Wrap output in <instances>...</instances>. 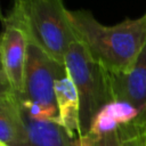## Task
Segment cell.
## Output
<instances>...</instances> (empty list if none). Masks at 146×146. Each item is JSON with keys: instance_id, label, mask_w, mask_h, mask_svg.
<instances>
[{"instance_id": "obj_1", "label": "cell", "mask_w": 146, "mask_h": 146, "mask_svg": "<svg viewBox=\"0 0 146 146\" xmlns=\"http://www.w3.org/2000/svg\"><path fill=\"white\" fill-rule=\"evenodd\" d=\"M78 39L108 72L129 71L146 44V14L104 25L88 10H68Z\"/></svg>"}, {"instance_id": "obj_2", "label": "cell", "mask_w": 146, "mask_h": 146, "mask_svg": "<svg viewBox=\"0 0 146 146\" xmlns=\"http://www.w3.org/2000/svg\"><path fill=\"white\" fill-rule=\"evenodd\" d=\"M11 9L19 16L29 39L64 65L76 34L63 0H14Z\"/></svg>"}, {"instance_id": "obj_3", "label": "cell", "mask_w": 146, "mask_h": 146, "mask_svg": "<svg viewBox=\"0 0 146 146\" xmlns=\"http://www.w3.org/2000/svg\"><path fill=\"white\" fill-rule=\"evenodd\" d=\"M64 66L79 94L80 135H84L88 133L96 113L113 100L110 72L90 55L78 36L66 52Z\"/></svg>"}, {"instance_id": "obj_4", "label": "cell", "mask_w": 146, "mask_h": 146, "mask_svg": "<svg viewBox=\"0 0 146 146\" xmlns=\"http://www.w3.org/2000/svg\"><path fill=\"white\" fill-rule=\"evenodd\" d=\"M0 35V58L9 86L18 102L24 92V76L27 58L29 35L15 10L5 17Z\"/></svg>"}, {"instance_id": "obj_5", "label": "cell", "mask_w": 146, "mask_h": 146, "mask_svg": "<svg viewBox=\"0 0 146 146\" xmlns=\"http://www.w3.org/2000/svg\"><path fill=\"white\" fill-rule=\"evenodd\" d=\"M66 74L65 66L52 59L42 48L29 41L22 100L56 105V80Z\"/></svg>"}, {"instance_id": "obj_6", "label": "cell", "mask_w": 146, "mask_h": 146, "mask_svg": "<svg viewBox=\"0 0 146 146\" xmlns=\"http://www.w3.org/2000/svg\"><path fill=\"white\" fill-rule=\"evenodd\" d=\"M110 86L113 100L128 102L137 108L138 117L132 124L146 132V44L129 71L110 72Z\"/></svg>"}, {"instance_id": "obj_7", "label": "cell", "mask_w": 146, "mask_h": 146, "mask_svg": "<svg viewBox=\"0 0 146 146\" xmlns=\"http://www.w3.org/2000/svg\"><path fill=\"white\" fill-rule=\"evenodd\" d=\"M55 99L58 110V124L74 139L80 135V98L67 72L56 80Z\"/></svg>"}, {"instance_id": "obj_8", "label": "cell", "mask_w": 146, "mask_h": 146, "mask_svg": "<svg viewBox=\"0 0 146 146\" xmlns=\"http://www.w3.org/2000/svg\"><path fill=\"white\" fill-rule=\"evenodd\" d=\"M137 117L138 111L130 103L123 100H111L96 113L88 133L95 138H99L135 123Z\"/></svg>"}, {"instance_id": "obj_9", "label": "cell", "mask_w": 146, "mask_h": 146, "mask_svg": "<svg viewBox=\"0 0 146 146\" xmlns=\"http://www.w3.org/2000/svg\"><path fill=\"white\" fill-rule=\"evenodd\" d=\"M22 115L25 132L21 143L16 146H72L73 139L57 122L34 121L23 112Z\"/></svg>"}, {"instance_id": "obj_10", "label": "cell", "mask_w": 146, "mask_h": 146, "mask_svg": "<svg viewBox=\"0 0 146 146\" xmlns=\"http://www.w3.org/2000/svg\"><path fill=\"white\" fill-rule=\"evenodd\" d=\"M25 125L19 103L0 105V141L16 146L24 137Z\"/></svg>"}, {"instance_id": "obj_11", "label": "cell", "mask_w": 146, "mask_h": 146, "mask_svg": "<svg viewBox=\"0 0 146 146\" xmlns=\"http://www.w3.org/2000/svg\"><path fill=\"white\" fill-rule=\"evenodd\" d=\"M22 112L34 121H52L58 123V110L57 105H47L42 103L22 100L19 102Z\"/></svg>"}, {"instance_id": "obj_12", "label": "cell", "mask_w": 146, "mask_h": 146, "mask_svg": "<svg viewBox=\"0 0 146 146\" xmlns=\"http://www.w3.org/2000/svg\"><path fill=\"white\" fill-rule=\"evenodd\" d=\"M122 135V146H146V132L135 124H129L120 129Z\"/></svg>"}, {"instance_id": "obj_13", "label": "cell", "mask_w": 146, "mask_h": 146, "mask_svg": "<svg viewBox=\"0 0 146 146\" xmlns=\"http://www.w3.org/2000/svg\"><path fill=\"white\" fill-rule=\"evenodd\" d=\"M13 103H19V102L9 86L0 58V105L13 104Z\"/></svg>"}, {"instance_id": "obj_14", "label": "cell", "mask_w": 146, "mask_h": 146, "mask_svg": "<svg viewBox=\"0 0 146 146\" xmlns=\"http://www.w3.org/2000/svg\"><path fill=\"white\" fill-rule=\"evenodd\" d=\"M95 139L96 146H122V135L120 129Z\"/></svg>"}, {"instance_id": "obj_15", "label": "cell", "mask_w": 146, "mask_h": 146, "mask_svg": "<svg viewBox=\"0 0 146 146\" xmlns=\"http://www.w3.org/2000/svg\"><path fill=\"white\" fill-rule=\"evenodd\" d=\"M72 146H96V139L89 133L79 135L72 140Z\"/></svg>"}, {"instance_id": "obj_16", "label": "cell", "mask_w": 146, "mask_h": 146, "mask_svg": "<svg viewBox=\"0 0 146 146\" xmlns=\"http://www.w3.org/2000/svg\"><path fill=\"white\" fill-rule=\"evenodd\" d=\"M0 19H1L2 22L5 21V17H3V16H2V14H1V9H0Z\"/></svg>"}, {"instance_id": "obj_17", "label": "cell", "mask_w": 146, "mask_h": 146, "mask_svg": "<svg viewBox=\"0 0 146 146\" xmlns=\"http://www.w3.org/2000/svg\"><path fill=\"white\" fill-rule=\"evenodd\" d=\"M0 146H9V145H7V144H5V143L0 141Z\"/></svg>"}, {"instance_id": "obj_18", "label": "cell", "mask_w": 146, "mask_h": 146, "mask_svg": "<svg viewBox=\"0 0 146 146\" xmlns=\"http://www.w3.org/2000/svg\"><path fill=\"white\" fill-rule=\"evenodd\" d=\"M145 14H146V13H145Z\"/></svg>"}]
</instances>
